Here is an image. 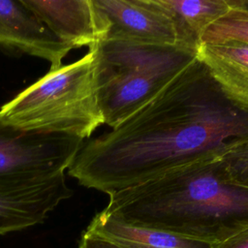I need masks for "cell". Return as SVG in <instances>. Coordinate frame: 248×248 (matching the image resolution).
<instances>
[{
    "label": "cell",
    "instance_id": "obj_8",
    "mask_svg": "<svg viewBox=\"0 0 248 248\" xmlns=\"http://www.w3.org/2000/svg\"><path fill=\"white\" fill-rule=\"evenodd\" d=\"M0 49L44 59L50 69H56L73 48L56 37L23 0H0Z\"/></svg>",
    "mask_w": 248,
    "mask_h": 248
},
{
    "label": "cell",
    "instance_id": "obj_11",
    "mask_svg": "<svg viewBox=\"0 0 248 248\" xmlns=\"http://www.w3.org/2000/svg\"><path fill=\"white\" fill-rule=\"evenodd\" d=\"M85 232L123 248H213L210 243L124 223L102 210L92 218Z\"/></svg>",
    "mask_w": 248,
    "mask_h": 248
},
{
    "label": "cell",
    "instance_id": "obj_2",
    "mask_svg": "<svg viewBox=\"0 0 248 248\" xmlns=\"http://www.w3.org/2000/svg\"><path fill=\"white\" fill-rule=\"evenodd\" d=\"M102 211L127 224L215 245L248 228V187L230 176L221 155L211 156L109 194Z\"/></svg>",
    "mask_w": 248,
    "mask_h": 248
},
{
    "label": "cell",
    "instance_id": "obj_9",
    "mask_svg": "<svg viewBox=\"0 0 248 248\" xmlns=\"http://www.w3.org/2000/svg\"><path fill=\"white\" fill-rule=\"evenodd\" d=\"M72 48H89L107 38L108 24L93 0H23Z\"/></svg>",
    "mask_w": 248,
    "mask_h": 248
},
{
    "label": "cell",
    "instance_id": "obj_15",
    "mask_svg": "<svg viewBox=\"0 0 248 248\" xmlns=\"http://www.w3.org/2000/svg\"><path fill=\"white\" fill-rule=\"evenodd\" d=\"M78 248H123L109 240L83 232L78 241Z\"/></svg>",
    "mask_w": 248,
    "mask_h": 248
},
{
    "label": "cell",
    "instance_id": "obj_10",
    "mask_svg": "<svg viewBox=\"0 0 248 248\" xmlns=\"http://www.w3.org/2000/svg\"><path fill=\"white\" fill-rule=\"evenodd\" d=\"M198 53L227 96L248 111V46L202 44Z\"/></svg>",
    "mask_w": 248,
    "mask_h": 248
},
{
    "label": "cell",
    "instance_id": "obj_12",
    "mask_svg": "<svg viewBox=\"0 0 248 248\" xmlns=\"http://www.w3.org/2000/svg\"><path fill=\"white\" fill-rule=\"evenodd\" d=\"M171 17L179 46L199 50L205 30L231 9L229 0H156Z\"/></svg>",
    "mask_w": 248,
    "mask_h": 248
},
{
    "label": "cell",
    "instance_id": "obj_7",
    "mask_svg": "<svg viewBox=\"0 0 248 248\" xmlns=\"http://www.w3.org/2000/svg\"><path fill=\"white\" fill-rule=\"evenodd\" d=\"M64 173L30 182H0V235L42 224L71 198Z\"/></svg>",
    "mask_w": 248,
    "mask_h": 248
},
{
    "label": "cell",
    "instance_id": "obj_13",
    "mask_svg": "<svg viewBox=\"0 0 248 248\" xmlns=\"http://www.w3.org/2000/svg\"><path fill=\"white\" fill-rule=\"evenodd\" d=\"M229 2L231 9L205 30L201 45L238 44L248 46V1Z\"/></svg>",
    "mask_w": 248,
    "mask_h": 248
},
{
    "label": "cell",
    "instance_id": "obj_1",
    "mask_svg": "<svg viewBox=\"0 0 248 248\" xmlns=\"http://www.w3.org/2000/svg\"><path fill=\"white\" fill-rule=\"evenodd\" d=\"M248 137V111L198 58L108 133L85 141L68 169L108 195L195 160L223 155Z\"/></svg>",
    "mask_w": 248,
    "mask_h": 248
},
{
    "label": "cell",
    "instance_id": "obj_14",
    "mask_svg": "<svg viewBox=\"0 0 248 248\" xmlns=\"http://www.w3.org/2000/svg\"><path fill=\"white\" fill-rule=\"evenodd\" d=\"M224 167L237 183L248 187V137L241 139L221 155Z\"/></svg>",
    "mask_w": 248,
    "mask_h": 248
},
{
    "label": "cell",
    "instance_id": "obj_6",
    "mask_svg": "<svg viewBox=\"0 0 248 248\" xmlns=\"http://www.w3.org/2000/svg\"><path fill=\"white\" fill-rule=\"evenodd\" d=\"M108 24L106 39L178 46L175 25L156 0H93Z\"/></svg>",
    "mask_w": 248,
    "mask_h": 248
},
{
    "label": "cell",
    "instance_id": "obj_16",
    "mask_svg": "<svg viewBox=\"0 0 248 248\" xmlns=\"http://www.w3.org/2000/svg\"><path fill=\"white\" fill-rule=\"evenodd\" d=\"M213 248H248V228L224 242L213 245Z\"/></svg>",
    "mask_w": 248,
    "mask_h": 248
},
{
    "label": "cell",
    "instance_id": "obj_3",
    "mask_svg": "<svg viewBox=\"0 0 248 248\" xmlns=\"http://www.w3.org/2000/svg\"><path fill=\"white\" fill-rule=\"evenodd\" d=\"M0 117L30 132L66 135L82 140L104 124L98 103L96 51L50 69L0 108Z\"/></svg>",
    "mask_w": 248,
    "mask_h": 248
},
{
    "label": "cell",
    "instance_id": "obj_4",
    "mask_svg": "<svg viewBox=\"0 0 248 248\" xmlns=\"http://www.w3.org/2000/svg\"><path fill=\"white\" fill-rule=\"evenodd\" d=\"M99 107L113 128L199 58L198 50L105 39L94 46Z\"/></svg>",
    "mask_w": 248,
    "mask_h": 248
},
{
    "label": "cell",
    "instance_id": "obj_5",
    "mask_svg": "<svg viewBox=\"0 0 248 248\" xmlns=\"http://www.w3.org/2000/svg\"><path fill=\"white\" fill-rule=\"evenodd\" d=\"M84 140L18 129L0 117V182L51 179L64 173Z\"/></svg>",
    "mask_w": 248,
    "mask_h": 248
}]
</instances>
